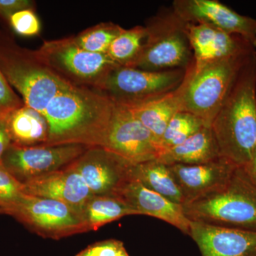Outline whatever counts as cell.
<instances>
[{
	"label": "cell",
	"mask_w": 256,
	"mask_h": 256,
	"mask_svg": "<svg viewBox=\"0 0 256 256\" xmlns=\"http://www.w3.org/2000/svg\"><path fill=\"white\" fill-rule=\"evenodd\" d=\"M188 236L202 256H256V232L191 222Z\"/></svg>",
	"instance_id": "obj_14"
},
{
	"label": "cell",
	"mask_w": 256,
	"mask_h": 256,
	"mask_svg": "<svg viewBox=\"0 0 256 256\" xmlns=\"http://www.w3.org/2000/svg\"><path fill=\"white\" fill-rule=\"evenodd\" d=\"M34 2L30 0H0V16L6 21L15 13L24 10H33Z\"/></svg>",
	"instance_id": "obj_29"
},
{
	"label": "cell",
	"mask_w": 256,
	"mask_h": 256,
	"mask_svg": "<svg viewBox=\"0 0 256 256\" xmlns=\"http://www.w3.org/2000/svg\"><path fill=\"white\" fill-rule=\"evenodd\" d=\"M124 30L120 25L114 23H100L78 34L74 40L82 50L107 54L112 42Z\"/></svg>",
	"instance_id": "obj_24"
},
{
	"label": "cell",
	"mask_w": 256,
	"mask_h": 256,
	"mask_svg": "<svg viewBox=\"0 0 256 256\" xmlns=\"http://www.w3.org/2000/svg\"><path fill=\"white\" fill-rule=\"evenodd\" d=\"M24 105L0 70V116H6L12 111Z\"/></svg>",
	"instance_id": "obj_27"
},
{
	"label": "cell",
	"mask_w": 256,
	"mask_h": 256,
	"mask_svg": "<svg viewBox=\"0 0 256 256\" xmlns=\"http://www.w3.org/2000/svg\"><path fill=\"white\" fill-rule=\"evenodd\" d=\"M220 158L213 130L205 126L180 146L163 152L156 160L166 165H196L206 164Z\"/></svg>",
	"instance_id": "obj_17"
},
{
	"label": "cell",
	"mask_w": 256,
	"mask_h": 256,
	"mask_svg": "<svg viewBox=\"0 0 256 256\" xmlns=\"http://www.w3.org/2000/svg\"><path fill=\"white\" fill-rule=\"evenodd\" d=\"M94 196H117L132 178L134 164L101 146H92L72 164Z\"/></svg>",
	"instance_id": "obj_11"
},
{
	"label": "cell",
	"mask_w": 256,
	"mask_h": 256,
	"mask_svg": "<svg viewBox=\"0 0 256 256\" xmlns=\"http://www.w3.org/2000/svg\"><path fill=\"white\" fill-rule=\"evenodd\" d=\"M168 166L184 197V203L220 186L236 168L223 158L206 164Z\"/></svg>",
	"instance_id": "obj_16"
},
{
	"label": "cell",
	"mask_w": 256,
	"mask_h": 256,
	"mask_svg": "<svg viewBox=\"0 0 256 256\" xmlns=\"http://www.w3.org/2000/svg\"><path fill=\"white\" fill-rule=\"evenodd\" d=\"M25 194L23 184L0 165V208L4 213L18 203Z\"/></svg>",
	"instance_id": "obj_25"
},
{
	"label": "cell",
	"mask_w": 256,
	"mask_h": 256,
	"mask_svg": "<svg viewBox=\"0 0 256 256\" xmlns=\"http://www.w3.org/2000/svg\"><path fill=\"white\" fill-rule=\"evenodd\" d=\"M205 126H206L204 121L194 114L184 110L180 111L170 120L160 140V154L180 146Z\"/></svg>",
	"instance_id": "obj_23"
},
{
	"label": "cell",
	"mask_w": 256,
	"mask_h": 256,
	"mask_svg": "<svg viewBox=\"0 0 256 256\" xmlns=\"http://www.w3.org/2000/svg\"><path fill=\"white\" fill-rule=\"evenodd\" d=\"M114 110L105 94L69 82L42 112L48 126L46 146H102Z\"/></svg>",
	"instance_id": "obj_1"
},
{
	"label": "cell",
	"mask_w": 256,
	"mask_h": 256,
	"mask_svg": "<svg viewBox=\"0 0 256 256\" xmlns=\"http://www.w3.org/2000/svg\"><path fill=\"white\" fill-rule=\"evenodd\" d=\"M244 168L252 181L256 184V146L252 153V159Z\"/></svg>",
	"instance_id": "obj_31"
},
{
	"label": "cell",
	"mask_w": 256,
	"mask_h": 256,
	"mask_svg": "<svg viewBox=\"0 0 256 256\" xmlns=\"http://www.w3.org/2000/svg\"><path fill=\"white\" fill-rule=\"evenodd\" d=\"M118 256H129V255H128L127 250H126V248H124L122 252H120L119 255Z\"/></svg>",
	"instance_id": "obj_32"
},
{
	"label": "cell",
	"mask_w": 256,
	"mask_h": 256,
	"mask_svg": "<svg viewBox=\"0 0 256 256\" xmlns=\"http://www.w3.org/2000/svg\"><path fill=\"white\" fill-rule=\"evenodd\" d=\"M186 26L172 8L152 18L146 26L142 52L132 68L150 72L188 68L194 58Z\"/></svg>",
	"instance_id": "obj_5"
},
{
	"label": "cell",
	"mask_w": 256,
	"mask_h": 256,
	"mask_svg": "<svg viewBox=\"0 0 256 256\" xmlns=\"http://www.w3.org/2000/svg\"><path fill=\"white\" fill-rule=\"evenodd\" d=\"M12 144L21 146H46L48 126L40 112L25 105L6 114Z\"/></svg>",
	"instance_id": "obj_19"
},
{
	"label": "cell",
	"mask_w": 256,
	"mask_h": 256,
	"mask_svg": "<svg viewBox=\"0 0 256 256\" xmlns=\"http://www.w3.org/2000/svg\"><path fill=\"white\" fill-rule=\"evenodd\" d=\"M12 144L9 130H8L6 116H0V165L2 161L5 152Z\"/></svg>",
	"instance_id": "obj_30"
},
{
	"label": "cell",
	"mask_w": 256,
	"mask_h": 256,
	"mask_svg": "<svg viewBox=\"0 0 256 256\" xmlns=\"http://www.w3.org/2000/svg\"><path fill=\"white\" fill-rule=\"evenodd\" d=\"M256 53V50L214 60L197 69L194 63L190 66L184 77L183 110L200 118L210 128L239 70Z\"/></svg>",
	"instance_id": "obj_4"
},
{
	"label": "cell",
	"mask_w": 256,
	"mask_h": 256,
	"mask_svg": "<svg viewBox=\"0 0 256 256\" xmlns=\"http://www.w3.org/2000/svg\"><path fill=\"white\" fill-rule=\"evenodd\" d=\"M146 36V26L124 30L112 42L107 54L119 66L132 67L140 55Z\"/></svg>",
	"instance_id": "obj_22"
},
{
	"label": "cell",
	"mask_w": 256,
	"mask_h": 256,
	"mask_svg": "<svg viewBox=\"0 0 256 256\" xmlns=\"http://www.w3.org/2000/svg\"><path fill=\"white\" fill-rule=\"evenodd\" d=\"M132 178L170 201L181 205L184 203V197L169 166L158 160L134 164Z\"/></svg>",
	"instance_id": "obj_20"
},
{
	"label": "cell",
	"mask_w": 256,
	"mask_h": 256,
	"mask_svg": "<svg viewBox=\"0 0 256 256\" xmlns=\"http://www.w3.org/2000/svg\"><path fill=\"white\" fill-rule=\"evenodd\" d=\"M117 197L137 212L138 215L159 218L190 235L191 222L184 214L182 205L152 191L138 180L132 178L120 190Z\"/></svg>",
	"instance_id": "obj_15"
},
{
	"label": "cell",
	"mask_w": 256,
	"mask_h": 256,
	"mask_svg": "<svg viewBox=\"0 0 256 256\" xmlns=\"http://www.w3.org/2000/svg\"><path fill=\"white\" fill-rule=\"evenodd\" d=\"M124 248L120 240L109 239L89 246L76 256H118Z\"/></svg>",
	"instance_id": "obj_28"
},
{
	"label": "cell",
	"mask_w": 256,
	"mask_h": 256,
	"mask_svg": "<svg viewBox=\"0 0 256 256\" xmlns=\"http://www.w3.org/2000/svg\"><path fill=\"white\" fill-rule=\"evenodd\" d=\"M184 78L181 85L172 92L156 100L132 107H126L152 134L159 148L160 140L165 130L175 114L183 110Z\"/></svg>",
	"instance_id": "obj_18"
},
{
	"label": "cell",
	"mask_w": 256,
	"mask_h": 256,
	"mask_svg": "<svg viewBox=\"0 0 256 256\" xmlns=\"http://www.w3.org/2000/svg\"><path fill=\"white\" fill-rule=\"evenodd\" d=\"M102 148L134 164L156 160L160 154L148 128L129 108L116 104Z\"/></svg>",
	"instance_id": "obj_10"
},
{
	"label": "cell",
	"mask_w": 256,
	"mask_h": 256,
	"mask_svg": "<svg viewBox=\"0 0 256 256\" xmlns=\"http://www.w3.org/2000/svg\"><path fill=\"white\" fill-rule=\"evenodd\" d=\"M44 238L58 239L88 232L82 216L63 202L25 194L5 212Z\"/></svg>",
	"instance_id": "obj_8"
},
{
	"label": "cell",
	"mask_w": 256,
	"mask_h": 256,
	"mask_svg": "<svg viewBox=\"0 0 256 256\" xmlns=\"http://www.w3.org/2000/svg\"><path fill=\"white\" fill-rule=\"evenodd\" d=\"M182 208L190 222L256 232V184L236 166L225 182Z\"/></svg>",
	"instance_id": "obj_3"
},
{
	"label": "cell",
	"mask_w": 256,
	"mask_h": 256,
	"mask_svg": "<svg viewBox=\"0 0 256 256\" xmlns=\"http://www.w3.org/2000/svg\"><path fill=\"white\" fill-rule=\"evenodd\" d=\"M129 215H138L117 196H92L86 204L82 217L88 230H96L106 224Z\"/></svg>",
	"instance_id": "obj_21"
},
{
	"label": "cell",
	"mask_w": 256,
	"mask_h": 256,
	"mask_svg": "<svg viewBox=\"0 0 256 256\" xmlns=\"http://www.w3.org/2000/svg\"><path fill=\"white\" fill-rule=\"evenodd\" d=\"M222 158L244 168L256 146V53L239 70L212 122Z\"/></svg>",
	"instance_id": "obj_2"
},
{
	"label": "cell",
	"mask_w": 256,
	"mask_h": 256,
	"mask_svg": "<svg viewBox=\"0 0 256 256\" xmlns=\"http://www.w3.org/2000/svg\"><path fill=\"white\" fill-rule=\"evenodd\" d=\"M34 56L52 72L78 86L99 90L119 66L106 54L92 53L76 44L74 37L46 41Z\"/></svg>",
	"instance_id": "obj_6"
},
{
	"label": "cell",
	"mask_w": 256,
	"mask_h": 256,
	"mask_svg": "<svg viewBox=\"0 0 256 256\" xmlns=\"http://www.w3.org/2000/svg\"><path fill=\"white\" fill-rule=\"evenodd\" d=\"M186 69L150 72L119 66L111 72L98 90L116 105L132 107L160 98L183 82Z\"/></svg>",
	"instance_id": "obj_7"
},
{
	"label": "cell",
	"mask_w": 256,
	"mask_h": 256,
	"mask_svg": "<svg viewBox=\"0 0 256 256\" xmlns=\"http://www.w3.org/2000/svg\"><path fill=\"white\" fill-rule=\"evenodd\" d=\"M172 8L186 22L203 24L238 35L256 48V20L217 0H175Z\"/></svg>",
	"instance_id": "obj_12"
},
{
	"label": "cell",
	"mask_w": 256,
	"mask_h": 256,
	"mask_svg": "<svg viewBox=\"0 0 256 256\" xmlns=\"http://www.w3.org/2000/svg\"><path fill=\"white\" fill-rule=\"evenodd\" d=\"M8 22L14 31L21 36H36L41 30V24L34 10L18 12L13 14Z\"/></svg>",
	"instance_id": "obj_26"
},
{
	"label": "cell",
	"mask_w": 256,
	"mask_h": 256,
	"mask_svg": "<svg viewBox=\"0 0 256 256\" xmlns=\"http://www.w3.org/2000/svg\"><path fill=\"white\" fill-rule=\"evenodd\" d=\"M88 148L78 144L33 146L12 144L5 152L2 164L24 184L70 166Z\"/></svg>",
	"instance_id": "obj_9"
},
{
	"label": "cell",
	"mask_w": 256,
	"mask_h": 256,
	"mask_svg": "<svg viewBox=\"0 0 256 256\" xmlns=\"http://www.w3.org/2000/svg\"><path fill=\"white\" fill-rule=\"evenodd\" d=\"M23 184L26 194L63 202L80 216L86 204L94 196L72 165Z\"/></svg>",
	"instance_id": "obj_13"
}]
</instances>
